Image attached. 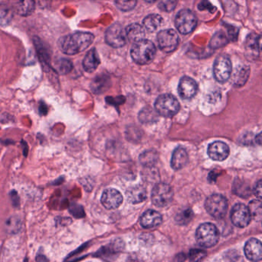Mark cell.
<instances>
[{
	"instance_id": "cell-1",
	"label": "cell",
	"mask_w": 262,
	"mask_h": 262,
	"mask_svg": "<svg viewBox=\"0 0 262 262\" xmlns=\"http://www.w3.org/2000/svg\"><path fill=\"white\" fill-rule=\"evenodd\" d=\"M93 34L90 32H77L60 38L58 46L63 53L75 55L85 50L93 43Z\"/></svg>"
},
{
	"instance_id": "cell-2",
	"label": "cell",
	"mask_w": 262,
	"mask_h": 262,
	"mask_svg": "<svg viewBox=\"0 0 262 262\" xmlns=\"http://www.w3.org/2000/svg\"><path fill=\"white\" fill-rule=\"evenodd\" d=\"M156 52L157 50L154 43L149 40L143 39L133 45L130 55L137 64L146 65L154 59Z\"/></svg>"
},
{
	"instance_id": "cell-3",
	"label": "cell",
	"mask_w": 262,
	"mask_h": 262,
	"mask_svg": "<svg viewBox=\"0 0 262 262\" xmlns=\"http://www.w3.org/2000/svg\"><path fill=\"white\" fill-rule=\"evenodd\" d=\"M195 238L202 247H213L220 239V232L213 224L204 223L197 229Z\"/></svg>"
},
{
	"instance_id": "cell-4",
	"label": "cell",
	"mask_w": 262,
	"mask_h": 262,
	"mask_svg": "<svg viewBox=\"0 0 262 262\" xmlns=\"http://www.w3.org/2000/svg\"><path fill=\"white\" fill-rule=\"evenodd\" d=\"M178 100L170 94H163L155 102V110L158 115L166 118L174 116L180 110Z\"/></svg>"
},
{
	"instance_id": "cell-5",
	"label": "cell",
	"mask_w": 262,
	"mask_h": 262,
	"mask_svg": "<svg viewBox=\"0 0 262 262\" xmlns=\"http://www.w3.org/2000/svg\"><path fill=\"white\" fill-rule=\"evenodd\" d=\"M175 25L180 33L183 35L191 33L196 27V16L189 9H182L176 15Z\"/></svg>"
},
{
	"instance_id": "cell-6",
	"label": "cell",
	"mask_w": 262,
	"mask_h": 262,
	"mask_svg": "<svg viewBox=\"0 0 262 262\" xmlns=\"http://www.w3.org/2000/svg\"><path fill=\"white\" fill-rule=\"evenodd\" d=\"M173 198V191L166 183H158L154 186L151 194L152 203L157 207L163 208L169 206Z\"/></svg>"
},
{
	"instance_id": "cell-7",
	"label": "cell",
	"mask_w": 262,
	"mask_h": 262,
	"mask_svg": "<svg viewBox=\"0 0 262 262\" xmlns=\"http://www.w3.org/2000/svg\"><path fill=\"white\" fill-rule=\"evenodd\" d=\"M205 206L209 215L220 219L223 218L227 212V200L223 195L214 194L207 198Z\"/></svg>"
},
{
	"instance_id": "cell-8",
	"label": "cell",
	"mask_w": 262,
	"mask_h": 262,
	"mask_svg": "<svg viewBox=\"0 0 262 262\" xmlns=\"http://www.w3.org/2000/svg\"><path fill=\"white\" fill-rule=\"evenodd\" d=\"M232 72V66L228 55H220L215 59L213 66L214 77L219 83H224L229 80Z\"/></svg>"
},
{
	"instance_id": "cell-9",
	"label": "cell",
	"mask_w": 262,
	"mask_h": 262,
	"mask_svg": "<svg viewBox=\"0 0 262 262\" xmlns=\"http://www.w3.org/2000/svg\"><path fill=\"white\" fill-rule=\"evenodd\" d=\"M127 34L122 25L116 23L106 30L105 41L114 48H121L127 43Z\"/></svg>"
},
{
	"instance_id": "cell-10",
	"label": "cell",
	"mask_w": 262,
	"mask_h": 262,
	"mask_svg": "<svg viewBox=\"0 0 262 262\" xmlns=\"http://www.w3.org/2000/svg\"><path fill=\"white\" fill-rule=\"evenodd\" d=\"M159 47L166 53L173 52L180 43L178 34L173 29H164L157 34Z\"/></svg>"
},
{
	"instance_id": "cell-11",
	"label": "cell",
	"mask_w": 262,
	"mask_h": 262,
	"mask_svg": "<svg viewBox=\"0 0 262 262\" xmlns=\"http://www.w3.org/2000/svg\"><path fill=\"white\" fill-rule=\"evenodd\" d=\"M231 219L236 227H247L252 219L248 206L242 203L235 205L231 213Z\"/></svg>"
},
{
	"instance_id": "cell-12",
	"label": "cell",
	"mask_w": 262,
	"mask_h": 262,
	"mask_svg": "<svg viewBox=\"0 0 262 262\" xmlns=\"http://www.w3.org/2000/svg\"><path fill=\"white\" fill-rule=\"evenodd\" d=\"M198 85L190 77L184 76L180 79L178 92L183 99H190L196 95Z\"/></svg>"
},
{
	"instance_id": "cell-13",
	"label": "cell",
	"mask_w": 262,
	"mask_h": 262,
	"mask_svg": "<svg viewBox=\"0 0 262 262\" xmlns=\"http://www.w3.org/2000/svg\"><path fill=\"white\" fill-rule=\"evenodd\" d=\"M123 203L121 192L115 189H107L103 192L101 203L107 209H118Z\"/></svg>"
},
{
	"instance_id": "cell-14",
	"label": "cell",
	"mask_w": 262,
	"mask_h": 262,
	"mask_svg": "<svg viewBox=\"0 0 262 262\" xmlns=\"http://www.w3.org/2000/svg\"><path fill=\"white\" fill-rule=\"evenodd\" d=\"M229 146L223 142H215L208 148V155L214 161H224L229 157Z\"/></svg>"
},
{
	"instance_id": "cell-15",
	"label": "cell",
	"mask_w": 262,
	"mask_h": 262,
	"mask_svg": "<svg viewBox=\"0 0 262 262\" xmlns=\"http://www.w3.org/2000/svg\"><path fill=\"white\" fill-rule=\"evenodd\" d=\"M245 254L250 261L258 262L262 260V243L256 238H251L245 246Z\"/></svg>"
},
{
	"instance_id": "cell-16",
	"label": "cell",
	"mask_w": 262,
	"mask_h": 262,
	"mask_svg": "<svg viewBox=\"0 0 262 262\" xmlns=\"http://www.w3.org/2000/svg\"><path fill=\"white\" fill-rule=\"evenodd\" d=\"M163 221L162 215L157 211L148 210L140 218V224L144 229H154L160 226Z\"/></svg>"
},
{
	"instance_id": "cell-17",
	"label": "cell",
	"mask_w": 262,
	"mask_h": 262,
	"mask_svg": "<svg viewBox=\"0 0 262 262\" xmlns=\"http://www.w3.org/2000/svg\"><path fill=\"white\" fill-rule=\"evenodd\" d=\"M189 156L183 148L178 147L174 150L171 159V167L174 170H180L187 165Z\"/></svg>"
},
{
	"instance_id": "cell-18",
	"label": "cell",
	"mask_w": 262,
	"mask_h": 262,
	"mask_svg": "<svg viewBox=\"0 0 262 262\" xmlns=\"http://www.w3.org/2000/svg\"><path fill=\"white\" fill-rule=\"evenodd\" d=\"M100 63L101 61H100L96 49H92L89 51V52L84 56V60H83V67L86 72H93L96 70Z\"/></svg>"
},
{
	"instance_id": "cell-19",
	"label": "cell",
	"mask_w": 262,
	"mask_h": 262,
	"mask_svg": "<svg viewBox=\"0 0 262 262\" xmlns=\"http://www.w3.org/2000/svg\"><path fill=\"white\" fill-rule=\"evenodd\" d=\"M125 31L129 40L135 42V43L143 40V38L146 35L144 28L138 23H133V24L129 25L126 28Z\"/></svg>"
},
{
	"instance_id": "cell-20",
	"label": "cell",
	"mask_w": 262,
	"mask_h": 262,
	"mask_svg": "<svg viewBox=\"0 0 262 262\" xmlns=\"http://www.w3.org/2000/svg\"><path fill=\"white\" fill-rule=\"evenodd\" d=\"M127 196L129 201L133 204H138L146 200L147 195L144 188L141 186L130 188L127 192Z\"/></svg>"
},
{
	"instance_id": "cell-21",
	"label": "cell",
	"mask_w": 262,
	"mask_h": 262,
	"mask_svg": "<svg viewBox=\"0 0 262 262\" xmlns=\"http://www.w3.org/2000/svg\"><path fill=\"white\" fill-rule=\"evenodd\" d=\"M163 18L158 14H150L143 19V24L144 29L150 32H155L161 26Z\"/></svg>"
},
{
	"instance_id": "cell-22",
	"label": "cell",
	"mask_w": 262,
	"mask_h": 262,
	"mask_svg": "<svg viewBox=\"0 0 262 262\" xmlns=\"http://www.w3.org/2000/svg\"><path fill=\"white\" fill-rule=\"evenodd\" d=\"M249 75H250V69L249 66H239L234 72V83L238 86H244L249 79Z\"/></svg>"
},
{
	"instance_id": "cell-23",
	"label": "cell",
	"mask_w": 262,
	"mask_h": 262,
	"mask_svg": "<svg viewBox=\"0 0 262 262\" xmlns=\"http://www.w3.org/2000/svg\"><path fill=\"white\" fill-rule=\"evenodd\" d=\"M139 120L143 124H151L158 121V113L151 107L144 108L138 115Z\"/></svg>"
},
{
	"instance_id": "cell-24",
	"label": "cell",
	"mask_w": 262,
	"mask_h": 262,
	"mask_svg": "<svg viewBox=\"0 0 262 262\" xmlns=\"http://www.w3.org/2000/svg\"><path fill=\"white\" fill-rule=\"evenodd\" d=\"M13 18V10L10 6L5 3H0V26L9 25Z\"/></svg>"
},
{
	"instance_id": "cell-25",
	"label": "cell",
	"mask_w": 262,
	"mask_h": 262,
	"mask_svg": "<svg viewBox=\"0 0 262 262\" xmlns=\"http://www.w3.org/2000/svg\"><path fill=\"white\" fill-rule=\"evenodd\" d=\"M158 153L154 150H148L140 155V162L145 167H151L157 163Z\"/></svg>"
},
{
	"instance_id": "cell-26",
	"label": "cell",
	"mask_w": 262,
	"mask_h": 262,
	"mask_svg": "<svg viewBox=\"0 0 262 262\" xmlns=\"http://www.w3.org/2000/svg\"><path fill=\"white\" fill-rule=\"evenodd\" d=\"M35 2L34 1H19L16 3L15 9L17 12L21 16H27L31 15L35 9Z\"/></svg>"
},
{
	"instance_id": "cell-27",
	"label": "cell",
	"mask_w": 262,
	"mask_h": 262,
	"mask_svg": "<svg viewBox=\"0 0 262 262\" xmlns=\"http://www.w3.org/2000/svg\"><path fill=\"white\" fill-rule=\"evenodd\" d=\"M246 54L249 56L255 57L258 55V36L249 35L246 43Z\"/></svg>"
},
{
	"instance_id": "cell-28",
	"label": "cell",
	"mask_w": 262,
	"mask_h": 262,
	"mask_svg": "<svg viewBox=\"0 0 262 262\" xmlns=\"http://www.w3.org/2000/svg\"><path fill=\"white\" fill-rule=\"evenodd\" d=\"M73 69L72 62L67 58H61L57 60L55 63V69L60 75H66Z\"/></svg>"
},
{
	"instance_id": "cell-29",
	"label": "cell",
	"mask_w": 262,
	"mask_h": 262,
	"mask_svg": "<svg viewBox=\"0 0 262 262\" xmlns=\"http://www.w3.org/2000/svg\"><path fill=\"white\" fill-rule=\"evenodd\" d=\"M228 43V38L223 32H219L215 33L210 41V47L216 49L223 47Z\"/></svg>"
},
{
	"instance_id": "cell-30",
	"label": "cell",
	"mask_w": 262,
	"mask_h": 262,
	"mask_svg": "<svg viewBox=\"0 0 262 262\" xmlns=\"http://www.w3.org/2000/svg\"><path fill=\"white\" fill-rule=\"evenodd\" d=\"M248 208H249L252 218L259 219L262 218V201L261 200H253L249 203Z\"/></svg>"
},
{
	"instance_id": "cell-31",
	"label": "cell",
	"mask_w": 262,
	"mask_h": 262,
	"mask_svg": "<svg viewBox=\"0 0 262 262\" xmlns=\"http://www.w3.org/2000/svg\"><path fill=\"white\" fill-rule=\"evenodd\" d=\"M107 82H109V79H107V77L100 76L94 79L92 85L94 93H100V92L101 93L102 91L107 89L106 86H107Z\"/></svg>"
},
{
	"instance_id": "cell-32",
	"label": "cell",
	"mask_w": 262,
	"mask_h": 262,
	"mask_svg": "<svg viewBox=\"0 0 262 262\" xmlns=\"http://www.w3.org/2000/svg\"><path fill=\"white\" fill-rule=\"evenodd\" d=\"M193 217V213L191 209H185L179 212L178 215L176 217V220L179 224L186 225L192 220Z\"/></svg>"
},
{
	"instance_id": "cell-33",
	"label": "cell",
	"mask_w": 262,
	"mask_h": 262,
	"mask_svg": "<svg viewBox=\"0 0 262 262\" xmlns=\"http://www.w3.org/2000/svg\"><path fill=\"white\" fill-rule=\"evenodd\" d=\"M206 252L203 250L192 249L189 252V261L190 262H200L206 257Z\"/></svg>"
},
{
	"instance_id": "cell-34",
	"label": "cell",
	"mask_w": 262,
	"mask_h": 262,
	"mask_svg": "<svg viewBox=\"0 0 262 262\" xmlns=\"http://www.w3.org/2000/svg\"><path fill=\"white\" fill-rule=\"evenodd\" d=\"M177 2L171 1V0H167V1H162L159 3L158 6L160 10L164 11V12H172L175 9L177 6Z\"/></svg>"
},
{
	"instance_id": "cell-35",
	"label": "cell",
	"mask_w": 262,
	"mask_h": 262,
	"mask_svg": "<svg viewBox=\"0 0 262 262\" xmlns=\"http://www.w3.org/2000/svg\"><path fill=\"white\" fill-rule=\"evenodd\" d=\"M115 4L121 10L129 11L134 9V6L137 4V1H121V0H119V1L115 2Z\"/></svg>"
},
{
	"instance_id": "cell-36",
	"label": "cell",
	"mask_w": 262,
	"mask_h": 262,
	"mask_svg": "<svg viewBox=\"0 0 262 262\" xmlns=\"http://www.w3.org/2000/svg\"><path fill=\"white\" fill-rule=\"evenodd\" d=\"M21 226V225L18 224V220H15L14 221L12 218L7 221V224H6V227H7L8 230L10 231L11 232H17V230H18V227Z\"/></svg>"
},
{
	"instance_id": "cell-37",
	"label": "cell",
	"mask_w": 262,
	"mask_h": 262,
	"mask_svg": "<svg viewBox=\"0 0 262 262\" xmlns=\"http://www.w3.org/2000/svg\"><path fill=\"white\" fill-rule=\"evenodd\" d=\"M254 192L258 199L262 200V180H260L257 183L255 189H254Z\"/></svg>"
},
{
	"instance_id": "cell-38",
	"label": "cell",
	"mask_w": 262,
	"mask_h": 262,
	"mask_svg": "<svg viewBox=\"0 0 262 262\" xmlns=\"http://www.w3.org/2000/svg\"><path fill=\"white\" fill-rule=\"evenodd\" d=\"M256 142L258 145L262 146V132L256 136Z\"/></svg>"
},
{
	"instance_id": "cell-39",
	"label": "cell",
	"mask_w": 262,
	"mask_h": 262,
	"mask_svg": "<svg viewBox=\"0 0 262 262\" xmlns=\"http://www.w3.org/2000/svg\"><path fill=\"white\" fill-rule=\"evenodd\" d=\"M258 49L262 51V36L258 37Z\"/></svg>"
}]
</instances>
